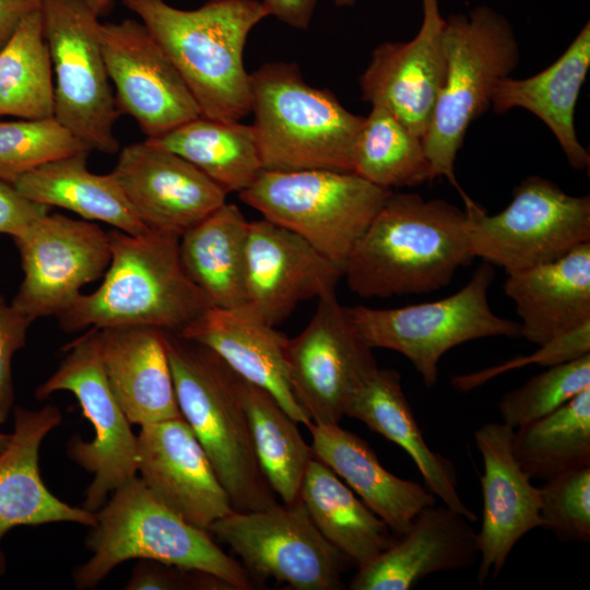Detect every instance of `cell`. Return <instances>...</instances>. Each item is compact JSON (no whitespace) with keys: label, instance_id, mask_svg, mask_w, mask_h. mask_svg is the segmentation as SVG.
<instances>
[{"label":"cell","instance_id":"e575fe53","mask_svg":"<svg viewBox=\"0 0 590 590\" xmlns=\"http://www.w3.org/2000/svg\"><path fill=\"white\" fill-rule=\"evenodd\" d=\"M244 402L257 460L271 489L284 504L299 499L311 447L297 424L264 389L244 379Z\"/></svg>","mask_w":590,"mask_h":590},{"label":"cell","instance_id":"d6986e66","mask_svg":"<svg viewBox=\"0 0 590 590\" xmlns=\"http://www.w3.org/2000/svg\"><path fill=\"white\" fill-rule=\"evenodd\" d=\"M444 23L438 4L424 7L416 36L377 46L359 78L363 99L387 109L422 141L446 76Z\"/></svg>","mask_w":590,"mask_h":590},{"label":"cell","instance_id":"4316f807","mask_svg":"<svg viewBox=\"0 0 590 590\" xmlns=\"http://www.w3.org/2000/svg\"><path fill=\"white\" fill-rule=\"evenodd\" d=\"M316 459L327 464L399 538L417 514L436 504L421 484L401 479L382 467L377 455L359 436L339 424L307 426Z\"/></svg>","mask_w":590,"mask_h":590},{"label":"cell","instance_id":"ab89813d","mask_svg":"<svg viewBox=\"0 0 590 590\" xmlns=\"http://www.w3.org/2000/svg\"><path fill=\"white\" fill-rule=\"evenodd\" d=\"M541 492V528L558 539L590 542V467L544 482Z\"/></svg>","mask_w":590,"mask_h":590},{"label":"cell","instance_id":"8992f818","mask_svg":"<svg viewBox=\"0 0 590 590\" xmlns=\"http://www.w3.org/2000/svg\"><path fill=\"white\" fill-rule=\"evenodd\" d=\"M250 111L263 169L353 173V149L365 117L327 88L309 85L295 62H269L249 73Z\"/></svg>","mask_w":590,"mask_h":590},{"label":"cell","instance_id":"7bdbcfd3","mask_svg":"<svg viewBox=\"0 0 590 590\" xmlns=\"http://www.w3.org/2000/svg\"><path fill=\"white\" fill-rule=\"evenodd\" d=\"M33 320L17 311L0 296V424L8 421L14 409L12 359L24 347Z\"/></svg>","mask_w":590,"mask_h":590},{"label":"cell","instance_id":"52a82bcc","mask_svg":"<svg viewBox=\"0 0 590 590\" xmlns=\"http://www.w3.org/2000/svg\"><path fill=\"white\" fill-rule=\"evenodd\" d=\"M442 36L446 76L423 145L434 177H446L468 208L474 201L457 181V154L470 125L491 107L496 85L517 68L519 45L509 22L486 5L450 15Z\"/></svg>","mask_w":590,"mask_h":590},{"label":"cell","instance_id":"5b68a950","mask_svg":"<svg viewBox=\"0 0 590 590\" xmlns=\"http://www.w3.org/2000/svg\"><path fill=\"white\" fill-rule=\"evenodd\" d=\"M86 546L92 556L73 569L78 589L98 586L118 565L151 559L212 574L234 590L259 585L245 567L200 529L156 498L135 475L117 487L95 512Z\"/></svg>","mask_w":590,"mask_h":590},{"label":"cell","instance_id":"83f0119b","mask_svg":"<svg viewBox=\"0 0 590 590\" xmlns=\"http://www.w3.org/2000/svg\"><path fill=\"white\" fill-rule=\"evenodd\" d=\"M590 68V23L587 22L566 50L543 71L526 78L507 76L495 87L492 109L496 114L524 108L542 120L555 135L569 165L589 168L590 155L575 129V109Z\"/></svg>","mask_w":590,"mask_h":590},{"label":"cell","instance_id":"8d00e7d4","mask_svg":"<svg viewBox=\"0 0 590 590\" xmlns=\"http://www.w3.org/2000/svg\"><path fill=\"white\" fill-rule=\"evenodd\" d=\"M353 173L390 190L435 179L422 139L376 105L371 106L357 133Z\"/></svg>","mask_w":590,"mask_h":590},{"label":"cell","instance_id":"9a60e30c","mask_svg":"<svg viewBox=\"0 0 590 590\" xmlns=\"http://www.w3.org/2000/svg\"><path fill=\"white\" fill-rule=\"evenodd\" d=\"M12 238L24 278L11 305L33 321L60 315L110 263L108 232L86 220L46 213Z\"/></svg>","mask_w":590,"mask_h":590},{"label":"cell","instance_id":"30bf717a","mask_svg":"<svg viewBox=\"0 0 590 590\" xmlns=\"http://www.w3.org/2000/svg\"><path fill=\"white\" fill-rule=\"evenodd\" d=\"M44 33L54 79V118L91 150L119 152L120 114L107 72L99 16L83 0H44Z\"/></svg>","mask_w":590,"mask_h":590},{"label":"cell","instance_id":"bcb514c9","mask_svg":"<svg viewBox=\"0 0 590 590\" xmlns=\"http://www.w3.org/2000/svg\"><path fill=\"white\" fill-rule=\"evenodd\" d=\"M44 0H0V49L11 38L22 21L42 11Z\"/></svg>","mask_w":590,"mask_h":590},{"label":"cell","instance_id":"f35d334b","mask_svg":"<svg viewBox=\"0 0 590 590\" xmlns=\"http://www.w3.org/2000/svg\"><path fill=\"white\" fill-rule=\"evenodd\" d=\"M91 151L54 117L0 120V179L10 184L46 162Z\"/></svg>","mask_w":590,"mask_h":590},{"label":"cell","instance_id":"7dc6e473","mask_svg":"<svg viewBox=\"0 0 590 590\" xmlns=\"http://www.w3.org/2000/svg\"><path fill=\"white\" fill-rule=\"evenodd\" d=\"M98 16L106 14L115 0H83Z\"/></svg>","mask_w":590,"mask_h":590},{"label":"cell","instance_id":"681fc988","mask_svg":"<svg viewBox=\"0 0 590 590\" xmlns=\"http://www.w3.org/2000/svg\"><path fill=\"white\" fill-rule=\"evenodd\" d=\"M339 7H351L357 2V0H333Z\"/></svg>","mask_w":590,"mask_h":590},{"label":"cell","instance_id":"ffe728a7","mask_svg":"<svg viewBox=\"0 0 590 590\" xmlns=\"http://www.w3.org/2000/svg\"><path fill=\"white\" fill-rule=\"evenodd\" d=\"M514 429L489 422L474 433L484 472L480 477L483 512L477 532L476 580L483 586L503 570L518 541L541 528V492L523 471L512 449Z\"/></svg>","mask_w":590,"mask_h":590},{"label":"cell","instance_id":"ac0fdd59","mask_svg":"<svg viewBox=\"0 0 590 590\" xmlns=\"http://www.w3.org/2000/svg\"><path fill=\"white\" fill-rule=\"evenodd\" d=\"M137 436L139 477L168 508L206 531L234 510L206 452L182 416L142 425Z\"/></svg>","mask_w":590,"mask_h":590},{"label":"cell","instance_id":"277c9868","mask_svg":"<svg viewBox=\"0 0 590 590\" xmlns=\"http://www.w3.org/2000/svg\"><path fill=\"white\" fill-rule=\"evenodd\" d=\"M182 417L206 452L236 511L278 505L257 460L244 402V379L216 353L164 331Z\"/></svg>","mask_w":590,"mask_h":590},{"label":"cell","instance_id":"603a6c76","mask_svg":"<svg viewBox=\"0 0 590 590\" xmlns=\"http://www.w3.org/2000/svg\"><path fill=\"white\" fill-rule=\"evenodd\" d=\"M61 420L60 410L52 404L35 410L13 409V433L0 455V543L20 526L74 522L92 527L96 522L95 512L62 502L42 479L40 445ZM4 570L5 557L0 547V575Z\"/></svg>","mask_w":590,"mask_h":590},{"label":"cell","instance_id":"ba28073f","mask_svg":"<svg viewBox=\"0 0 590 590\" xmlns=\"http://www.w3.org/2000/svg\"><path fill=\"white\" fill-rule=\"evenodd\" d=\"M392 190L354 173L263 169L243 202L306 239L343 273L346 260Z\"/></svg>","mask_w":590,"mask_h":590},{"label":"cell","instance_id":"d4e9b609","mask_svg":"<svg viewBox=\"0 0 590 590\" xmlns=\"http://www.w3.org/2000/svg\"><path fill=\"white\" fill-rule=\"evenodd\" d=\"M103 366L131 424L180 417L164 330L150 327L99 329Z\"/></svg>","mask_w":590,"mask_h":590},{"label":"cell","instance_id":"74e56055","mask_svg":"<svg viewBox=\"0 0 590 590\" xmlns=\"http://www.w3.org/2000/svg\"><path fill=\"white\" fill-rule=\"evenodd\" d=\"M590 388V353L547 367L522 386L506 392L498 403L502 422L516 429L536 421Z\"/></svg>","mask_w":590,"mask_h":590},{"label":"cell","instance_id":"4dcf8cb0","mask_svg":"<svg viewBox=\"0 0 590 590\" xmlns=\"http://www.w3.org/2000/svg\"><path fill=\"white\" fill-rule=\"evenodd\" d=\"M248 227L238 206L225 202L179 237L184 271L212 307L245 304Z\"/></svg>","mask_w":590,"mask_h":590},{"label":"cell","instance_id":"2e32d148","mask_svg":"<svg viewBox=\"0 0 590 590\" xmlns=\"http://www.w3.org/2000/svg\"><path fill=\"white\" fill-rule=\"evenodd\" d=\"M99 37L117 109L146 139L201 116L179 71L140 20L102 23Z\"/></svg>","mask_w":590,"mask_h":590},{"label":"cell","instance_id":"9c48e42d","mask_svg":"<svg viewBox=\"0 0 590 590\" xmlns=\"http://www.w3.org/2000/svg\"><path fill=\"white\" fill-rule=\"evenodd\" d=\"M494 276L493 266L484 261L461 290L446 298L390 309L356 305L345 310L369 347L402 354L432 388L449 350L483 338L521 337L519 322L497 316L489 306L487 292Z\"/></svg>","mask_w":590,"mask_h":590},{"label":"cell","instance_id":"1f68e13d","mask_svg":"<svg viewBox=\"0 0 590 590\" xmlns=\"http://www.w3.org/2000/svg\"><path fill=\"white\" fill-rule=\"evenodd\" d=\"M299 499L321 535L357 569L387 550L397 536L322 461L306 469Z\"/></svg>","mask_w":590,"mask_h":590},{"label":"cell","instance_id":"f6af8a7d","mask_svg":"<svg viewBox=\"0 0 590 590\" xmlns=\"http://www.w3.org/2000/svg\"><path fill=\"white\" fill-rule=\"evenodd\" d=\"M269 15L297 28L307 30L311 23L317 0H262Z\"/></svg>","mask_w":590,"mask_h":590},{"label":"cell","instance_id":"d6a6232c","mask_svg":"<svg viewBox=\"0 0 590 590\" xmlns=\"http://www.w3.org/2000/svg\"><path fill=\"white\" fill-rule=\"evenodd\" d=\"M145 140L184 157L227 193L247 189L263 170L252 125L200 116Z\"/></svg>","mask_w":590,"mask_h":590},{"label":"cell","instance_id":"b9f144b4","mask_svg":"<svg viewBox=\"0 0 590 590\" xmlns=\"http://www.w3.org/2000/svg\"><path fill=\"white\" fill-rule=\"evenodd\" d=\"M127 590H234L223 579L197 569L139 559L125 586Z\"/></svg>","mask_w":590,"mask_h":590},{"label":"cell","instance_id":"e0dca14e","mask_svg":"<svg viewBox=\"0 0 590 590\" xmlns=\"http://www.w3.org/2000/svg\"><path fill=\"white\" fill-rule=\"evenodd\" d=\"M118 153L110 173L151 231L180 237L226 202L223 188L169 150L144 140Z\"/></svg>","mask_w":590,"mask_h":590},{"label":"cell","instance_id":"ee69618b","mask_svg":"<svg viewBox=\"0 0 590 590\" xmlns=\"http://www.w3.org/2000/svg\"><path fill=\"white\" fill-rule=\"evenodd\" d=\"M48 211V206L27 199L12 184L0 179V234L14 237Z\"/></svg>","mask_w":590,"mask_h":590},{"label":"cell","instance_id":"5bb4252c","mask_svg":"<svg viewBox=\"0 0 590 590\" xmlns=\"http://www.w3.org/2000/svg\"><path fill=\"white\" fill-rule=\"evenodd\" d=\"M308 324L286 344L293 393L312 423L339 424L350 399L379 368L335 288L318 298Z\"/></svg>","mask_w":590,"mask_h":590},{"label":"cell","instance_id":"7402d4cb","mask_svg":"<svg viewBox=\"0 0 590 590\" xmlns=\"http://www.w3.org/2000/svg\"><path fill=\"white\" fill-rule=\"evenodd\" d=\"M477 557V532L471 521L434 504L417 514L406 533L357 569L350 589L410 590L432 574L469 568Z\"/></svg>","mask_w":590,"mask_h":590},{"label":"cell","instance_id":"7a4b0ae2","mask_svg":"<svg viewBox=\"0 0 590 590\" xmlns=\"http://www.w3.org/2000/svg\"><path fill=\"white\" fill-rule=\"evenodd\" d=\"M173 61L201 116L239 121L250 113L244 48L269 13L259 0H209L184 10L165 0H121Z\"/></svg>","mask_w":590,"mask_h":590},{"label":"cell","instance_id":"c3c4849f","mask_svg":"<svg viewBox=\"0 0 590 590\" xmlns=\"http://www.w3.org/2000/svg\"><path fill=\"white\" fill-rule=\"evenodd\" d=\"M11 440V434L0 433V455L4 451Z\"/></svg>","mask_w":590,"mask_h":590},{"label":"cell","instance_id":"6da1fadb","mask_svg":"<svg viewBox=\"0 0 590 590\" xmlns=\"http://www.w3.org/2000/svg\"><path fill=\"white\" fill-rule=\"evenodd\" d=\"M468 212L393 191L353 247L343 276L364 298L437 291L472 259Z\"/></svg>","mask_w":590,"mask_h":590},{"label":"cell","instance_id":"60d3db41","mask_svg":"<svg viewBox=\"0 0 590 590\" xmlns=\"http://www.w3.org/2000/svg\"><path fill=\"white\" fill-rule=\"evenodd\" d=\"M538 346V350L528 356L512 358L475 373L456 376L451 384L457 390L468 392L498 375L530 364L552 367L581 357L590 353V322Z\"/></svg>","mask_w":590,"mask_h":590},{"label":"cell","instance_id":"d590c367","mask_svg":"<svg viewBox=\"0 0 590 590\" xmlns=\"http://www.w3.org/2000/svg\"><path fill=\"white\" fill-rule=\"evenodd\" d=\"M54 117V76L43 13L25 17L0 49V117Z\"/></svg>","mask_w":590,"mask_h":590},{"label":"cell","instance_id":"3957f363","mask_svg":"<svg viewBox=\"0 0 590 590\" xmlns=\"http://www.w3.org/2000/svg\"><path fill=\"white\" fill-rule=\"evenodd\" d=\"M111 258L102 284L57 316L61 329L150 327L179 332L212 305L188 278L179 236L108 232Z\"/></svg>","mask_w":590,"mask_h":590},{"label":"cell","instance_id":"836d02e7","mask_svg":"<svg viewBox=\"0 0 590 590\" xmlns=\"http://www.w3.org/2000/svg\"><path fill=\"white\" fill-rule=\"evenodd\" d=\"M512 449L523 471L544 482L590 467V388L514 429Z\"/></svg>","mask_w":590,"mask_h":590},{"label":"cell","instance_id":"cb8c5ba5","mask_svg":"<svg viewBox=\"0 0 590 590\" xmlns=\"http://www.w3.org/2000/svg\"><path fill=\"white\" fill-rule=\"evenodd\" d=\"M177 333L211 349L243 379L268 391L296 423L310 425L290 385L288 338L249 306L210 307Z\"/></svg>","mask_w":590,"mask_h":590},{"label":"cell","instance_id":"44dd1931","mask_svg":"<svg viewBox=\"0 0 590 590\" xmlns=\"http://www.w3.org/2000/svg\"><path fill=\"white\" fill-rule=\"evenodd\" d=\"M342 271L298 234L267 219L249 222L245 304L271 326L303 300L335 288Z\"/></svg>","mask_w":590,"mask_h":590},{"label":"cell","instance_id":"4fadbf2b","mask_svg":"<svg viewBox=\"0 0 590 590\" xmlns=\"http://www.w3.org/2000/svg\"><path fill=\"white\" fill-rule=\"evenodd\" d=\"M208 532L232 548L258 583L274 578L296 590H338L351 564L321 535L300 499L261 510H233Z\"/></svg>","mask_w":590,"mask_h":590},{"label":"cell","instance_id":"8fae6325","mask_svg":"<svg viewBox=\"0 0 590 590\" xmlns=\"http://www.w3.org/2000/svg\"><path fill=\"white\" fill-rule=\"evenodd\" d=\"M465 211L473 258L507 274L554 261L590 241V197L568 194L539 176L523 179L497 214L476 203Z\"/></svg>","mask_w":590,"mask_h":590},{"label":"cell","instance_id":"f546056e","mask_svg":"<svg viewBox=\"0 0 590 590\" xmlns=\"http://www.w3.org/2000/svg\"><path fill=\"white\" fill-rule=\"evenodd\" d=\"M88 152L46 162L12 185L27 199L69 210L86 221H99L130 235L150 229L140 221L111 173L87 168Z\"/></svg>","mask_w":590,"mask_h":590},{"label":"cell","instance_id":"f1b7e54d","mask_svg":"<svg viewBox=\"0 0 590 590\" xmlns=\"http://www.w3.org/2000/svg\"><path fill=\"white\" fill-rule=\"evenodd\" d=\"M345 415L397 444L412 458L426 488L444 505L471 522L477 516L461 499L453 463L433 451L426 441L404 394L400 374L378 368L352 396Z\"/></svg>","mask_w":590,"mask_h":590},{"label":"cell","instance_id":"f907efd6","mask_svg":"<svg viewBox=\"0 0 590 590\" xmlns=\"http://www.w3.org/2000/svg\"><path fill=\"white\" fill-rule=\"evenodd\" d=\"M438 4L437 0H423V7Z\"/></svg>","mask_w":590,"mask_h":590},{"label":"cell","instance_id":"484cf974","mask_svg":"<svg viewBox=\"0 0 590 590\" xmlns=\"http://www.w3.org/2000/svg\"><path fill=\"white\" fill-rule=\"evenodd\" d=\"M504 291L520 318L521 337L535 345L590 322V241L507 274Z\"/></svg>","mask_w":590,"mask_h":590},{"label":"cell","instance_id":"7c38bea8","mask_svg":"<svg viewBox=\"0 0 590 590\" xmlns=\"http://www.w3.org/2000/svg\"><path fill=\"white\" fill-rule=\"evenodd\" d=\"M66 350L59 367L36 388L35 397L44 400L54 392L69 391L93 425L94 438L85 441L73 436L67 453L93 475L82 507L96 512L109 493L137 475L138 436L107 379L99 351V329L90 328Z\"/></svg>","mask_w":590,"mask_h":590}]
</instances>
